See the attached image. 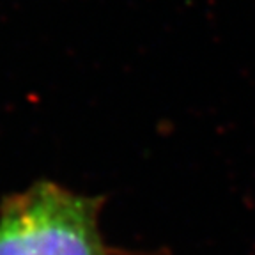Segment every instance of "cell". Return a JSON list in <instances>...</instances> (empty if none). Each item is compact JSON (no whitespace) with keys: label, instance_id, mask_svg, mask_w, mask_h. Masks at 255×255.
I'll return each instance as SVG.
<instances>
[{"label":"cell","instance_id":"1","mask_svg":"<svg viewBox=\"0 0 255 255\" xmlns=\"http://www.w3.org/2000/svg\"><path fill=\"white\" fill-rule=\"evenodd\" d=\"M101 197L39 181L0 206V255H114L100 231Z\"/></svg>","mask_w":255,"mask_h":255}]
</instances>
